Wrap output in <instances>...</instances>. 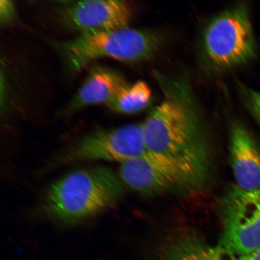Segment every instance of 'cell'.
<instances>
[{
  "mask_svg": "<svg viewBox=\"0 0 260 260\" xmlns=\"http://www.w3.org/2000/svg\"><path fill=\"white\" fill-rule=\"evenodd\" d=\"M123 193L121 179L110 169H80L50 185L45 194L44 209L53 222L72 226L110 209Z\"/></svg>",
  "mask_w": 260,
  "mask_h": 260,
  "instance_id": "7a4b0ae2",
  "label": "cell"
},
{
  "mask_svg": "<svg viewBox=\"0 0 260 260\" xmlns=\"http://www.w3.org/2000/svg\"><path fill=\"white\" fill-rule=\"evenodd\" d=\"M161 44L160 35L154 31L127 27L80 34L73 40L57 42L55 47L68 69L77 73L100 58L126 63L149 60Z\"/></svg>",
  "mask_w": 260,
  "mask_h": 260,
  "instance_id": "3957f363",
  "label": "cell"
},
{
  "mask_svg": "<svg viewBox=\"0 0 260 260\" xmlns=\"http://www.w3.org/2000/svg\"><path fill=\"white\" fill-rule=\"evenodd\" d=\"M222 233L219 245L239 257L260 248V190L234 185L222 204Z\"/></svg>",
  "mask_w": 260,
  "mask_h": 260,
  "instance_id": "8992f818",
  "label": "cell"
},
{
  "mask_svg": "<svg viewBox=\"0 0 260 260\" xmlns=\"http://www.w3.org/2000/svg\"><path fill=\"white\" fill-rule=\"evenodd\" d=\"M0 12H1V20L2 22H8L14 17L15 14L14 6L11 2H0Z\"/></svg>",
  "mask_w": 260,
  "mask_h": 260,
  "instance_id": "5bb4252c",
  "label": "cell"
},
{
  "mask_svg": "<svg viewBox=\"0 0 260 260\" xmlns=\"http://www.w3.org/2000/svg\"><path fill=\"white\" fill-rule=\"evenodd\" d=\"M234 257L219 245L212 246L197 236L184 235L166 243L160 260H233Z\"/></svg>",
  "mask_w": 260,
  "mask_h": 260,
  "instance_id": "8fae6325",
  "label": "cell"
},
{
  "mask_svg": "<svg viewBox=\"0 0 260 260\" xmlns=\"http://www.w3.org/2000/svg\"><path fill=\"white\" fill-rule=\"evenodd\" d=\"M119 177L131 189L148 195L192 190L206 181L173 159L148 151L123 162Z\"/></svg>",
  "mask_w": 260,
  "mask_h": 260,
  "instance_id": "5b68a950",
  "label": "cell"
},
{
  "mask_svg": "<svg viewBox=\"0 0 260 260\" xmlns=\"http://www.w3.org/2000/svg\"><path fill=\"white\" fill-rule=\"evenodd\" d=\"M151 99L150 87L145 81H138L126 84L107 106L117 113L134 114L145 109Z\"/></svg>",
  "mask_w": 260,
  "mask_h": 260,
  "instance_id": "7c38bea8",
  "label": "cell"
},
{
  "mask_svg": "<svg viewBox=\"0 0 260 260\" xmlns=\"http://www.w3.org/2000/svg\"><path fill=\"white\" fill-rule=\"evenodd\" d=\"M200 48L213 72H226L251 60L256 44L247 6H230L210 19L201 34Z\"/></svg>",
  "mask_w": 260,
  "mask_h": 260,
  "instance_id": "277c9868",
  "label": "cell"
},
{
  "mask_svg": "<svg viewBox=\"0 0 260 260\" xmlns=\"http://www.w3.org/2000/svg\"><path fill=\"white\" fill-rule=\"evenodd\" d=\"M162 100L142 123L147 151L167 156L207 180L209 141L202 107L187 78L152 72Z\"/></svg>",
  "mask_w": 260,
  "mask_h": 260,
  "instance_id": "6da1fadb",
  "label": "cell"
},
{
  "mask_svg": "<svg viewBox=\"0 0 260 260\" xmlns=\"http://www.w3.org/2000/svg\"><path fill=\"white\" fill-rule=\"evenodd\" d=\"M146 151L142 123H132L91 132L67 149L58 164L106 161L122 164Z\"/></svg>",
  "mask_w": 260,
  "mask_h": 260,
  "instance_id": "52a82bcc",
  "label": "cell"
},
{
  "mask_svg": "<svg viewBox=\"0 0 260 260\" xmlns=\"http://www.w3.org/2000/svg\"><path fill=\"white\" fill-rule=\"evenodd\" d=\"M239 92L249 111L260 122V92L240 83Z\"/></svg>",
  "mask_w": 260,
  "mask_h": 260,
  "instance_id": "4fadbf2b",
  "label": "cell"
},
{
  "mask_svg": "<svg viewBox=\"0 0 260 260\" xmlns=\"http://www.w3.org/2000/svg\"><path fill=\"white\" fill-rule=\"evenodd\" d=\"M230 159L236 185L247 191L260 190V146L239 121L231 123Z\"/></svg>",
  "mask_w": 260,
  "mask_h": 260,
  "instance_id": "9c48e42d",
  "label": "cell"
},
{
  "mask_svg": "<svg viewBox=\"0 0 260 260\" xmlns=\"http://www.w3.org/2000/svg\"><path fill=\"white\" fill-rule=\"evenodd\" d=\"M127 84L115 71L106 68H95L64 112L73 113L84 107L100 104L108 105Z\"/></svg>",
  "mask_w": 260,
  "mask_h": 260,
  "instance_id": "30bf717a",
  "label": "cell"
},
{
  "mask_svg": "<svg viewBox=\"0 0 260 260\" xmlns=\"http://www.w3.org/2000/svg\"><path fill=\"white\" fill-rule=\"evenodd\" d=\"M127 3L118 0H90L68 5L61 13L63 24L81 32L127 27L132 19Z\"/></svg>",
  "mask_w": 260,
  "mask_h": 260,
  "instance_id": "ba28073f",
  "label": "cell"
},
{
  "mask_svg": "<svg viewBox=\"0 0 260 260\" xmlns=\"http://www.w3.org/2000/svg\"><path fill=\"white\" fill-rule=\"evenodd\" d=\"M233 260H260V248L248 254L239 257H234Z\"/></svg>",
  "mask_w": 260,
  "mask_h": 260,
  "instance_id": "9a60e30c",
  "label": "cell"
}]
</instances>
